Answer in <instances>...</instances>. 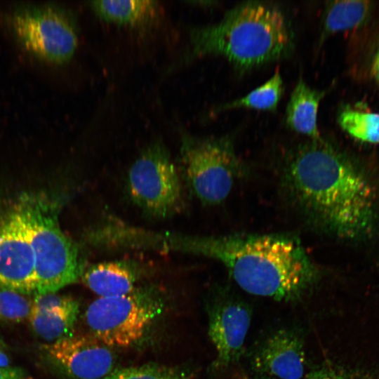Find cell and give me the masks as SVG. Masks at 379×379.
Here are the masks:
<instances>
[{"instance_id": "6da1fadb", "label": "cell", "mask_w": 379, "mask_h": 379, "mask_svg": "<svg viewBox=\"0 0 379 379\" xmlns=\"http://www.w3.org/2000/svg\"><path fill=\"white\" fill-rule=\"evenodd\" d=\"M284 181L292 201L316 227L343 239L373 232L377 218L373 186L352 159L321 137L290 153Z\"/></svg>"}, {"instance_id": "7a4b0ae2", "label": "cell", "mask_w": 379, "mask_h": 379, "mask_svg": "<svg viewBox=\"0 0 379 379\" xmlns=\"http://www.w3.org/2000/svg\"><path fill=\"white\" fill-rule=\"evenodd\" d=\"M165 247L217 260L246 292L279 301L300 298L319 277L300 241L287 234L201 237L168 233Z\"/></svg>"}, {"instance_id": "3957f363", "label": "cell", "mask_w": 379, "mask_h": 379, "mask_svg": "<svg viewBox=\"0 0 379 379\" xmlns=\"http://www.w3.org/2000/svg\"><path fill=\"white\" fill-rule=\"evenodd\" d=\"M191 44L190 57L221 55L246 71L286 56L293 38L279 8L248 1L227 11L220 22L194 29Z\"/></svg>"}, {"instance_id": "277c9868", "label": "cell", "mask_w": 379, "mask_h": 379, "mask_svg": "<svg viewBox=\"0 0 379 379\" xmlns=\"http://www.w3.org/2000/svg\"><path fill=\"white\" fill-rule=\"evenodd\" d=\"M20 200L34 258V294L55 293L78 281L84 265L77 246L60 229L55 204L41 195L22 196Z\"/></svg>"}, {"instance_id": "5b68a950", "label": "cell", "mask_w": 379, "mask_h": 379, "mask_svg": "<svg viewBox=\"0 0 379 379\" xmlns=\"http://www.w3.org/2000/svg\"><path fill=\"white\" fill-rule=\"evenodd\" d=\"M164 306L161 291L146 285L126 295L95 300L86 309L85 321L90 335L104 345L126 347L145 336Z\"/></svg>"}, {"instance_id": "8992f818", "label": "cell", "mask_w": 379, "mask_h": 379, "mask_svg": "<svg viewBox=\"0 0 379 379\" xmlns=\"http://www.w3.org/2000/svg\"><path fill=\"white\" fill-rule=\"evenodd\" d=\"M180 159L190 190L206 205L222 202L244 174L243 164L227 137L184 135Z\"/></svg>"}, {"instance_id": "52a82bcc", "label": "cell", "mask_w": 379, "mask_h": 379, "mask_svg": "<svg viewBox=\"0 0 379 379\" xmlns=\"http://www.w3.org/2000/svg\"><path fill=\"white\" fill-rule=\"evenodd\" d=\"M9 21L20 44L40 60L63 64L77 49L75 22L60 6L51 3L18 5L11 11Z\"/></svg>"}, {"instance_id": "ba28073f", "label": "cell", "mask_w": 379, "mask_h": 379, "mask_svg": "<svg viewBox=\"0 0 379 379\" xmlns=\"http://www.w3.org/2000/svg\"><path fill=\"white\" fill-rule=\"evenodd\" d=\"M127 187L134 204L152 217L168 218L183 208L179 173L160 141L147 146L135 160L128 173Z\"/></svg>"}, {"instance_id": "9c48e42d", "label": "cell", "mask_w": 379, "mask_h": 379, "mask_svg": "<svg viewBox=\"0 0 379 379\" xmlns=\"http://www.w3.org/2000/svg\"><path fill=\"white\" fill-rule=\"evenodd\" d=\"M0 284L25 295L35 291L34 258L20 199L0 220Z\"/></svg>"}, {"instance_id": "30bf717a", "label": "cell", "mask_w": 379, "mask_h": 379, "mask_svg": "<svg viewBox=\"0 0 379 379\" xmlns=\"http://www.w3.org/2000/svg\"><path fill=\"white\" fill-rule=\"evenodd\" d=\"M44 350L48 359L72 379H102L114 369L110 347L90 335L71 334Z\"/></svg>"}, {"instance_id": "8fae6325", "label": "cell", "mask_w": 379, "mask_h": 379, "mask_svg": "<svg viewBox=\"0 0 379 379\" xmlns=\"http://www.w3.org/2000/svg\"><path fill=\"white\" fill-rule=\"evenodd\" d=\"M208 319V335L217 353L213 367L226 368L242 353L250 326V310L240 301L222 300L211 308Z\"/></svg>"}, {"instance_id": "7c38bea8", "label": "cell", "mask_w": 379, "mask_h": 379, "mask_svg": "<svg viewBox=\"0 0 379 379\" xmlns=\"http://www.w3.org/2000/svg\"><path fill=\"white\" fill-rule=\"evenodd\" d=\"M255 370L276 379H302L305 355L302 343L296 334L279 330L261 345L253 359Z\"/></svg>"}, {"instance_id": "4fadbf2b", "label": "cell", "mask_w": 379, "mask_h": 379, "mask_svg": "<svg viewBox=\"0 0 379 379\" xmlns=\"http://www.w3.org/2000/svg\"><path fill=\"white\" fill-rule=\"evenodd\" d=\"M145 270L142 263L135 260L103 262L84 270L81 278L100 298L115 297L133 291Z\"/></svg>"}, {"instance_id": "5bb4252c", "label": "cell", "mask_w": 379, "mask_h": 379, "mask_svg": "<svg viewBox=\"0 0 379 379\" xmlns=\"http://www.w3.org/2000/svg\"><path fill=\"white\" fill-rule=\"evenodd\" d=\"M324 95V91L311 88L302 79H300L286 107L287 126L311 140L319 139L321 135L317 126V113Z\"/></svg>"}, {"instance_id": "9a60e30c", "label": "cell", "mask_w": 379, "mask_h": 379, "mask_svg": "<svg viewBox=\"0 0 379 379\" xmlns=\"http://www.w3.org/2000/svg\"><path fill=\"white\" fill-rule=\"evenodd\" d=\"M91 7L103 20L130 27L151 24L159 15V5L153 0H96Z\"/></svg>"}, {"instance_id": "2e32d148", "label": "cell", "mask_w": 379, "mask_h": 379, "mask_svg": "<svg viewBox=\"0 0 379 379\" xmlns=\"http://www.w3.org/2000/svg\"><path fill=\"white\" fill-rule=\"evenodd\" d=\"M79 304L53 310H39L32 308L29 320L34 333L51 343L70 335L77 320Z\"/></svg>"}, {"instance_id": "e0dca14e", "label": "cell", "mask_w": 379, "mask_h": 379, "mask_svg": "<svg viewBox=\"0 0 379 379\" xmlns=\"http://www.w3.org/2000/svg\"><path fill=\"white\" fill-rule=\"evenodd\" d=\"M372 5L367 1H335L326 6L323 16L322 38L362 25L371 14Z\"/></svg>"}, {"instance_id": "ac0fdd59", "label": "cell", "mask_w": 379, "mask_h": 379, "mask_svg": "<svg viewBox=\"0 0 379 379\" xmlns=\"http://www.w3.org/2000/svg\"><path fill=\"white\" fill-rule=\"evenodd\" d=\"M283 91V80L277 69L274 75L262 85L245 96L220 106L217 112L236 108L274 111L277 107Z\"/></svg>"}, {"instance_id": "d6986e66", "label": "cell", "mask_w": 379, "mask_h": 379, "mask_svg": "<svg viewBox=\"0 0 379 379\" xmlns=\"http://www.w3.org/2000/svg\"><path fill=\"white\" fill-rule=\"evenodd\" d=\"M338 122L341 128L354 139L379 143V113L347 107L339 112Z\"/></svg>"}, {"instance_id": "ffe728a7", "label": "cell", "mask_w": 379, "mask_h": 379, "mask_svg": "<svg viewBox=\"0 0 379 379\" xmlns=\"http://www.w3.org/2000/svg\"><path fill=\"white\" fill-rule=\"evenodd\" d=\"M187 371L180 367L157 364L114 368L102 379H188Z\"/></svg>"}, {"instance_id": "44dd1931", "label": "cell", "mask_w": 379, "mask_h": 379, "mask_svg": "<svg viewBox=\"0 0 379 379\" xmlns=\"http://www.w3.org/2000/svg\"><path fill=\"white\" fill-rule=\"evenodd\" d=\"M26 295L0 284V321L18 323L29 318L32 302Z\"/></svg>"}, {"instance_id": "7402d4cb", "label": "cell", "mask_w": 379, "mask_h": 379, "mask_svg": "<svg viewBox=\"0 0 379 379\" xmlns=\"http://www.w3.org/2000/svg\"><path fill=\"white\" fill-rule=\"evenodd\" d=\"M76 301L67 295H58L55 293L35 294L32 307L39 310H53L69 306Z\"/></svg>"}, {"instance_id": "603a6c76", "label": "cell", "mask_w": 379, "mask_h": 379, "mask_svg": "<svg viewBox=\"0 0 379 379\" xmlns=\"http://www.w3.org/2000/svg\"><path fill=\"white\" fill-rule=\"evenodd\" d=\"M302 379H370L364 376L333 368H323L305 375Z\"/></svg>"}, {"instance_id": "cb8c5ba5", "label": "cell", "mask_w": 379, "mask_h": 379, "mask_svg": "<svg viewBox=\"0 0 379 379\" xmlns=\"http://www.w3.org/2000/svg\"><path fill=\"white\" fill-rule=\"evenodd\" d=\"M26 373L20 367L0 368V379H25Z\"/></svg>"}, {"instance_id": "d4e9b609", "label": "cell", "mask_w": 379, "mask_h": 379, "mask_svg": "<svg viewBox=\"0 0 379 379\" xmlns=\"http://www.w3.org/2000/svg\"><path fill=\"white\" fill-rule=\"evenodd\" d=\"M10 357L6 351V346L0 340V368L10 366Z\"/></svg>"}, {"instance_id": "484cf974", "label": "cell", "mask_w": 379, "mask_h": 379, "mask_svg": "<svg viewBox=\"0 0 379 379\" xmlns=\"http://www.w3.org/2000/svg\"><path fill=\"white\" fill-rule=\"evenodd\" d=\"M371 72L376 81L379 84V48L373 60Z\"/></svg>"}]
</instances>
